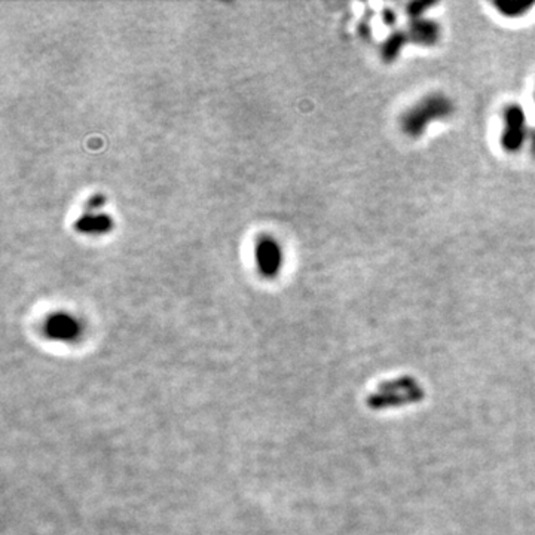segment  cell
<instances>
[{
	"label": "cell",
	"mask_w": 535,
	"mask_h": 535,
	"mask_svg": "<svg viewBox=\"0 0 535 535\" xmlns=\"http://www.w3.org/2000/svg\"><path fill=\"white\" fill-rule=\"evenodd\" d=\"M256 260L262 274L266 277L275 275L281 265V251L277 242L271 238H262L256 249Z\"/></svg>",
	"instance_id": "obj_1"
},
{
	"label": "cell",
	"mask_w": 535,
	"mask_h": 535,
	"mask_svg": "<svg viewBox=\"0 0 535 535\" xmlns=\"http://www.w3.org/2000/svg\"><path fill=\"white\" fill-rule=\"evenodd\" d=\"M75 228L82 233H104L112 229V220L109 216L97 210H86L84 216L76 222Z\"/></svg>",
	"instance_id": "obj_2"
}]
</instances>
